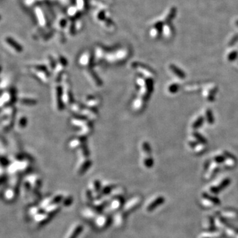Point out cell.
I'll return each instance as SVG.
<instances>
[{
  "mask_svg": "<svg viewBox=\"0 0 238 238\" xmlns=\"http://www.w3.org/2000/svg\"><path fill=\"white\" fill-rule=\"evenodd\" d=\"M83 226L80 223H76L70 228L68 232L66 235L65 238H77L78 235L82 232Z\"/></svg>",
  "mask_w": 238,
  "mask_h": 238,
  "instance_id": "obj_1",
  "label": "cell"
},
{
  "mask_svg": "<svg viewBox=\"0 0 238 238\" xmlns=\"http://www.w3.org/2000/svg\"><path fill=\"white\" fill-rule=\"evenodd\" d=\"M140 198L138 197H135L132 198L130 199L126 204L124 205L123 210L126 212H130L131 210H134V209L138 207V205L140 204Z\"/></svg>",
  "mask_w": 238,
  "mask_h": 238,
  "instance_id": "obj_2",
  "label": "cell"
},
{
  "mask_svg": "<svg viewBox=\"0 0 238 238\" xmlns=\"http://www.w3.org/2000/svg\"><path fill=\"white\" fill-rule=\"evenodd\" d=\"M82 214L86 218H96L98 216V210L97 208H86L83 210Z\"/></svg>",
  "mask_w": 238,
  "mask_h": 238,
  "instance_id": "obj_3",
  "label": "cell"
},
{
  "mask_svg": "<svg viewBox=\"0 0 238 238\" xmlns=\"http://www.w3.org/2000/svg\"><path fill=\"white\" fill-rule=\"evenodd\" d=\"M109 222V218L106 215H98L95 218V224L99 228H103Z\"/></svg>",
  "mask_w": 238,
  "mask_h": 238,
  "instance_id": "obj_4",
  "label": "cell"
},
{
  "mask_svg": "<svg viewBox=\"0 0 238 238\" xmlns=\"http://www.w3.org/2000/svg\"><path fill=\"white\" fill-rule=\"evenodd\" d=\"M124 191L123 189H122L120 187H118L113 189L112 191V192L108 196V197L111 198H120L121 197H123L124 195Z\"/></svg>",
  "mask_w": 238,
  "mask_h": 238,
  "instance_id": "obj_5",
  "label": "cell"
},
{
  "mask_svg": "<svg viewBox=\"0 0 238 238\" xmlns=\"http://www.w3.org/2000/svg\"><path fill=\"white\" fill-rule=\"evenodd\" d=\"M124 221V216L123 212H118L115 215L114 222L116 226L120 227L123 224Z\"/></svg>",
  "mask_w": 238,
  "mask_h": 238,
  "instance_id": "obj_6",
  "label": "cell"
},
{
  "mask_svg": "<svg viewBox=\"0 0 238 238\" xmlns=\"http://www.w3.org/2000/svg\"><path fill=\"white\" fill-rule=\"evenodd\" d=\"M93 198L94 197H93L92 192L89 189L85 190L83 194V199L84 202L87 204L91 203V202H93Z\"/></svg>",
  "mask_w": 238,
  "mask_h": 238,
  "instance_id": "obj_7",
  "label": "cell"
},
{
  "mask_svg": "<svg viewBox=\"0 0 238 238\" xmlns=\"http://www.w3.org/2000/svg\"><path fill=\"white\" fill-rule=\"evenodd\" d=\"M122 205V201L120 198H115L112 200L111 204H110V208L111 210H117L119 208L121 207Z\"/></svg>",
  "mask_w": 238,
  "mask_h": 238,
  "instance_id": "obj_8",
  "label": "cell"
},
{
  "mask_svg": "<svg viewBox=\"0 0 238 238\" xmlns=\"http://www.w3.org/2000/svg\"><path fill=\"white\" fill-rule=\"evenodd\" d=\"M107 202V199L106 198H98L96 199L95 201H93V204H94L95 208H99L101 207H103L105 206V202Z\"/></svg>",
  "mask_w": 238,
  "mask_h": 238,
  "instance_id": "obj_9",
  "label": "cell"
},
{
  "mask_svg": "<svg viewBox=\"0 0 238 238\" xmlns=\"http://www.w3.org/2000/svg\"><path fill=\"white\" fill-rule=\"evenodd\" d=\"M62 204L64 207H67V206L70 205L72 202V198L71 196H66V197H63L62 200L61 201Z\"/></svg>",
  "mask_w": 238,
  "mask_h": 238,
  "instance_id": "obj_10",
  "label": "cell"
},
{
  "mask_svg": "<svg viewBox=\"0 0 238 238\" xmlns=\"http://www.w3.org/2000/svg\"><path fill=\"white\" fill-rule=\"evenodd\" d=\"M60 208V205L58 204H51L46 208L47 212H56L59 210Z\"/></svg>",
  "mask_w": 238,
  "mask_h": 238,
  "instance_id": "obj_11",
  "label": "cell"
}]
</instances>
